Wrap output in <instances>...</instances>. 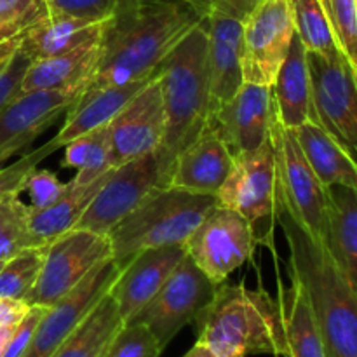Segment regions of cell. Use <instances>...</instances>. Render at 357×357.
I'll return each instance as SVG.
<instances>
[{
  "label": "cell",
  "instance_id": "cell-10",
  "mask_svg": "<svg viewBox=\"0 0 357 357\" xmlns=\"http://www.w3.org/2000/svg\"><path fill=\"white\" fill-rule=\"evenodd\" d=\"M108 258H112V246L107 236L82 229L68 230L47 244L40 275L24 302L44 309L56 305Z\"/></svg>",
  "mask_w": 357,
  "mask_h": 357
},
{
  "label": "cell",
  "instance_id": "cell-24",
  "mask_svg": "<svg viewBox=\"0 0 357 357\" xmlns=\"http://www.w3.org/2000/svg\"><path fill=\"white\" fill-rule=\"evenodd\" d=\"M326 190L324 248L349 284L357 289V187L331 185Z\"/></svg>",
  "mask_w": 357,
  "mask_h": 357
},
{
  "label": "cell",
  "instance_id": "cell-29",
  "mask_svg": "<svg viewBox=\"0 0 357 357\" xmlns=\"http://www.w3.org/2000/svg\"><path fill=\"white\" fill-rule=\"evenodd\" d=\"M284 316L288 357H328L319 328L314 319L307 293L298 279L291 275V286L279 291Z\"/></svg>",
  "mask_w": 357,
  "mask_h": 357
},
{
  "label": "cell",
  "instance_id": "cell-19",
  "mask_svg": "<svg viewBox=\"0 0 357 357\" xmlns=\"http://www.w3.org/2000/svg\"><path fill=\"white\" fill-rule=\"evenodd\" d=\"M232 166L234 155L230 150L206 124L204 131L178 153L164 187L216 195Z\"/></svg>",
  "mask_w": 357,
  "mask_h": 357
},
{
  "label": "cell",
  "instance_id": "cell-39",
  "mask_svg": "<svg viewBox=\"0 0 357 357\" xmlns=\"http://www.w3.org/2000/svg\"><path fill=\"white\" fill-rule=\"evenodd\" d=\"M51 14L105 20L117 10L121 0H47Z\"/></svg>",
  "mask_w": 357,
  "mask_h": 357
},
{
  "label": "cell",
  "instance_id": "cell-30",
  "mask_svg": "<svg viewBox=\"0 0 357 357\" xmlns=\"http://www.w3.org/2000/svg\"><path fill=\"white\" fill-rule=\"evenodd\" d=\"M63 149H65V155H63L61 166L77 169V174L73 176L75 183H91L114 169L110 162L108 124L72 139Z\"/></svg>",
  "mask_w": 357,
  "mask_h": 357
},
{
  "label": "cell",
  "instance_id": "cell-42",
  "mask_svg": "<svg viewBox=\"0 0 357 357\" xmlns=\"http://www.w3.org/2000/svg\"><path fill=\"white\" fill-rule=\"evenodd\" d=\"M30 309L24 300L0 298V326H17Z\"/></svg>",
  "mask_w": 357,
  "mask_h": 357
},
{
  "label": "cell",
  "instance_id": "cell-21",
  "mask_svg": "<svg viewBox=\"0 0 357 357\" xmlns=\"http://www.w3.org/2000/svg\"><path fill=\"white\" fill-rule=\"evenodd\" d=\"M110 17L87 20L65 14H49L45 20L35 23L21 35L20 49L30 61L65 54L80 45L101 40Z\"/></svg>",
  "mask_w": 357,
  "mask_h": 357
},
{
  "label": "cell",
  "instance_id": "cell-27",
  "mask_svg": "<svg viewBox=\"0 0 357 357\" xmlns=\"http://www.w3.org/2000/svg\"><path fill=\"white\" fill-rule=\"evenodd\" d=\"M293 131L302 146L303 155L324 187H357V164L319 124L307 121Z\"/></svg>",
  "mask_w": 357,
  "mask_h": 357
},
{
  "label": "cell",
  "instance_id": "cell-5",
  "mask_svg": "<svg viewBox=\"0 0 357 357\" xmlns=\"http://www.w3.org/2000/svg\"><path fill=\"white\" fill-rule=\"evenodd\" d=\"M216 206V195L157 187L110 234L112 260L121 267L143 250L185 246L204 216Z\"/></svg>",
  "mask_w": 357,
  "mask_h": 357
},
{
  "label": "cell",
  "instance_id": "cell-9",
  "mask_svg": "<svg viewBox=\"0 0 357 357\" xmlns=\"http://www.w3.org/2000/svg\"><path fill=\"white\" fill-rule=\"evenodd\" d=\"M218 286L185 255L162 288L132 321L145 324L160 347L166 349L173 338L187 324L194 323L195 317L213 302Z\"/></svg>",
  "mask_w": 357,
  "mask_h": 357
},
{
  "label": "cell",
  "instance_id": "cell-1",
  "mask_svg": "<svg viewBox=\"0 0 357 357\" xmlns=\"http://www.w3.org/2000/svg\"><path fill=\"white\" fill-rule=\"evenodd\" d=\"M201 23L202 17L185 0H121L105 28L100 59L82 94L150 77Z\"/></svg>",
  "mask_w": 357,
  "mask_h": 357
},
{
  "label": "cell",
  "instance_id": "cell-36",
  "mask_svg": "<svg viewBox=\"0 0 357 357\" xmlns=\"http://www.w3.org/2000/svg\"><path fill=\"white\" fill-rule=\"evenodd\" d=\"M66 185L68 183L59 181V178L52 171L35 167L24 181L23 192H26L28 197H30V204H28L30 209L37 211V209H45L54 204L61 197L63 192L66 190Z\"/></svg>",
  "mask_w": 357,
  "mask_h": 357
},
{
  "label": "cell",
  "instance_id": "cell-3",
  "mask_svg": "<svg viewBox=\"0 0 357 357\" xmlns=\"http://www.w3.org/2000/svg\"><path fill=\"white\" fill-rule=\"evenodd\" d=\"M197 342L220 357L271 354L288 357L281 296L222 282L213 302L195 317Z\"/></svg>",
  "mask_w": 357,
  "mask_h": 357
},
{
  "label": "cell",
  "instance_id": "cell-44",
  "mask_svg": "<svg viewBox=\"0 0 357 357\" xmlns=\"http://www.w3.org/2000/svg\"><path fill=\"white\" fill-rule=\"evenodd\" d=\"M183 357H220V356L215 354V352H213L208 345L197 342V344H195L194 347H192Z\"/></svg>",
  "mask_w": 357,
  "mask_h": 357
},
{
  "label": "cell",
  "instance_id": "cell-46",
  "mask_svg": "<svg viewBox=\"0 0 357 357\" xmlns=\"http://www.w3.org/2000/svg\"><path fill=\"white\" fill-rule=\"evenodd\" d=\"M2 265H3V261H2V260H0V268H2Z\"/></svg>",
  "mask_w": 357,
  "mask_h": 357
},
{
  "label": "cell",
  "instance_id": "cell-2",
  "mask_svg": "<svg viewBox=\"0 0 357 357\" xmlns=\"http://www.w3.org/2000/svg\"><path fill=\"white\" fill-rule=\"evenodd\" d=\"M278 225L289 250L291 275L303 286L328 357H357V289L330 253L295 220L282 213Z\"/></svg>",
  "mask_w": 357,
  "mask_h": 357
},
{
  "label": "cell",
  "instance_id": "cell-47",
  "mask_svg": "<svg viewBox=\"0 0 357 357\" xmlns=\"http://www.w3.org/2000/svg\"><path fill=\"white\" fill-rule=\"evenodd\" d=\"M0 201H2V197H0Z\"/></svg>",
  "mask_w": 357,
  "mask_h": 357
},
{
  "label": "cell",
  "instance_id": "cell-45",
  "mask_svg": "<svg viewBox=\"0 0 357 357\" xmlns=\"http://www.w3.org/2000/svg\"><path fill=\"white\" fill-rule=\"evenodd\" d=\"M16 328L17 326H0V357H2L3 352H6L7 345H9Z\"/></svg>",
  "mask_w": 357,
  "mask_h": 357
},
{
  "label": "cell",
  "instance_id": "cell-35",
  "mask_svg": "<svg viewBox=\"0 0 357 357\" xmlns=\"http://www.w3.org/2000/svg\"><path fill=\"white\" fill-rule=\"evenodd\" d=\"M164 349L142 323H126L112 342L107 357H159Z\"/></svg>",
  "mask_w": 357,
  "mask_h": 357
},
{
  "label": "cell",
  "instance_id": "cell-23",
  "mask_svg": "<svg viewBox=\"0 0 357 357\" xmlns=\"http://www.w3.org/2000/svg\"><path fill=\"white\" fill-rule=\"evenodd\" d=\"M103 38V37H101ZM101 54V40L80 45L65 54L31 61L24 72L20 94L33 91H80L84 93Z\"/></svg>",
  "mask_w": 357,
  "mask_h": 357
},
{
  "label": "cell",
  "instance_id": "cell-6",
  "mask_svg": "<svg viewBox=\"0 0 357 357\" xmlns=\"http://www.w3.org/2000/svg\"><path fill=\"white\" fill-rule=\"evenodd\" d=\"M216 204L239 213L250 223L257 246L261 244L275 255L274 230L281 209L278 164L271 136L253 152L234 157L230 174L216 192Z\"/></svg>",
  "mask_w": 357,
  "mask_h": 357
},
{
  "label": "cell",
  "instance_id": "cell-7",
  "mask_svg": "<svg viewBox=\"0 0 357 357\" xmlns=\"http://www.w3.org/2000/svg\"><path fill=\"white\" fill-rule=\"evenodd\" d=\"M271 142L278 164L279 209L291 216L314 241L324 246L326 239L328 190L303 155L293 129L281 124L278 110L272 112Z\"/></svg>",
  "mask_w": 357,
  "mask_h": 357
},
{
  "label": "cell",
  "instance_id": "cell-13",
  "mask_svg": "<svg viewBox=\"0 0 357 357\" xmlns=\"http://www.w3.org/2000/svg\"><path fill=\"white\" fill-rule=\"evenodd\" d=\"M159 187L157 153L114 167L73 229L108 236Z\"/></svg>",
  "mask_w": 357,
  "mask_h": 357
},
{
  "label": "cell",
  "instance_id": "cell-31",
  "mask_svg": "<svg viewBox=\"0 0 357 357\" xmlns=\"http://www.w3.org/2000/svg\"><path fill=\"white\" fill-rule=\"evenodd\" d=\"M291 2L295 9L296 35L302 40L303 47L328 59L342 56L335 42L323 0H291Z\"/></svg>",
  "mask_w": 357,
  "mask_h": 357
},
{
  "label": "cell",
  "instance_id": "cell-12",
  "mask_svg": "<svg viewBox=\"0 0 357 357\" xmlns=\"http://www.w3.org/2000/svg\"><path fill=\"white\" fill-rule=\"evenodd\" d=\"M183 248L213 282L222 284L251 260L257 241L250 223L239 213L216 204Z\"/></svg>",
  "mask_w": 357,
  "mask_h": 357
},
{
  "label": "cell",
  "instance_id": "cell-48",
  "mask_svg": "<svg viewBox=\"0 0 357 357\" xmlns=\"http://www.w3.org/2000/svg\"><path fill=\"white\" fill-rule=\"evenodd\" d=\"M278 357H282V356H278Z\"/></svg>",
  "mask_w": 357,
  "mask_h": 357
},
{
  "label": "cell",
  "instance_id": "cell-11",
  "mask_svg": "<svg viewBox=\"0 0 357 357\" xmlns=\"http://www.w3.org/2000/svg\"><path fill=\"white\" fill-rule=\"evenodd\" d=\"M296 35L291 0H261L243 20L244 82L272 87Z\"/></svg>",
  "mask_w": 357,
  "mask_h": 357
},
{
  "label": "cell",
  "instance_id": "cell-8",
  "mask_svg": "<svg viewBox=\"0 0 357 357\" xmlns=\"http://www.w3.org/2000/svg\"><path fill=\"white\" fill-rule=\"evenodd\" d=\"M312 89V122L319 124L357 164V73L338 56L328 59L307 51Z\"/></svg>",
  "mask_w": 357,
  "mask_h": 357
},
{
  "label": "cell",
  "instance_id": "cell-25",
  "mask_svg": "<svg viewBox=\"0 0 357 357\" xmlns=\"http://www.w3.org/2000/svg\"><path fill=\"white\" fill-rule=\"evenodd\" d=\"M275 110L281 124L288 129H296L314 119L310 72L307 61V49L298 35H295L288 56L272 84Z\"/></svg>",
  "mask_w": 357,
  "mask_h": 357
},
{
  "label": "cell",
  "instance_id": "cell-38",
  "mask_svg": "<svg viewBox=\"0 0 357 357\" xmlns=\"http://www.w3.org/2000/svg\"><path fill=\"white\" fill-rule=\"evenodd\" d=\"M30 63L28 56L21 49L0 61V112L20 96L21 80Z\"/></svg>",
  "mask_w": 357,
  "mask_h": 357
},
{
  "label": "cell",
  "instance_id": "cell-22",
  "mask_svg": "<svg viewBox=\"0 0 357 357\" xmlns=\"http://www.w3.org/2000/svg\"><path fill=\"white\" fill-rule=\"evenodd\" d=\"M155 77V72L145 79L132 80L128 84L103 87L94 93L82 94L77 103L66 112V119L61 129L52 138L59 150L72 139L94 131L98 128L110 124L112 119Z\"/></svg>",
  "mask_w": 357,
  "mask_h": 357
},
{
  "label": "cell",
  "instance_id": "cell-41",
  "mask_svg": "<svg viewBox=\"0 0 357 357\" xmlns=\"http://www.w3.org/2000/svg\"><path fill=\"white\" fill-rule=\"evenodd\" d=\"M44 307H31L30 312L24 316V319L17 324L16 331H14L13 338H10L9 345H7L6 352L2 357H23L24 351H26L28 344L31 340V335H33L35 328H37L38 321L42 319V316L45 314Z\"/></svg>",
  "mask_w": 357,
  "mask_h": 357
},
{
  "label": "cell",
  "instance_id": "cell-28",
  "mask_svg": "<svg viewBox=\"0 0 357 357\" xmlns=\"http://www.w3.org/2000/svg\"><path fill=\"white\" fill-rule=\"evenodd\" d=\"M124 324L117 303L108 291L52 357H107L112 342Z\"/></svg>",
  "mask_w": 357,
  "mask_h": 357
},
{
  "label": "cell",
  "instance_id": "cell-17",
  "mask_svg": "<svg viewBox=\"0 0 357 357\" xmlns=\"http://www.w3.org/2000/svg\"><path fill=\"white\" fill-rule=\"evenodd\" d=\"M80 91H33L20 94L0 112V167L23 153L38 136L77 103Z\"/></svg>",
  "mask_w": 357,
  "mask_h": 357
},
{
  "label": "cell",
  "instance_id": "cell-16",
  "mask_svg": "<svg viewBox=\"0 0 357 357\" xmlns=\"http://www.w3.org/2000/svg\"><path fill=\"white\" fill-rule=\"evenodd\" d=\"M274 112L272 87L244 82L229 101L216 108L208 126L220 136L234 157L264 145L271 136Z\"/></svg>",
  "mask_w": 357,
  "mask_h": 357
},
{
  "label": "cell",
  "instance_id": "cell-43",
  "mask_svg": "<svg viewBox=\"0 0 357 357\" xmlns=\"http://www.w3.org/2000/svg\"><path fill=\"white\" fill-rule=\"evenodd\" d=\"M26 30L28 28L20 26V24H0V44L17 37V35L24 33Z\"/></svg>",
  "mask_w": 357,
  "mask_h": 357
},
{
  "label": "cell",
  "instance_id": "cell-32",
  "mask_svg": "<svg viewBox=\"0 0 357 357\" xmlns=\"http://www.w3.org/2000/svg\"><path fill=\"white\" fill-rule=\"evenodd\" d=\"M45 251L47 244L30 246L3 261L0 268V298L24 300L40 275Z\"/></svg>",
  "mask_w": 357,
  "mask_h": 357
},
{
  "label": "cell",
  "instance_id": "cell-37",
  "mask_svg": "<svg viewBox=\"0 0 357 357\" xmlns=\"http://www.w3.org/2000/svg\"><path fill=\"white\" fill-rule=\"evenodd\" d=\"M49 14L47 0H0V24L30 28Z\"/></svg>",
  "mask_w": 357,
  "mask_h": 357
},
{
  "label": "cell",
  "instance_id": "cell-33",
  "mask_svg": "<svg viewBox=\"0 0 357 357\" xmlns=\"http://www.w3.org/2000/svg\"><path fill=\"white\" fill-rule=\"evenodd\" d=\"M30 206L21 201V195H6L0 201V260L6 261L17 251L35 246L28 232Z\"/></svg>",
  "mask_w": 357,
  "mask_h": 357
},
{
  "label": "cell",
  "instance_id": "cell-4",
  "mask_svg": "<svg viewBox=\"0 0 357 357\" xmlns=\"http://www.w3.org/2000/svg\"><path fill=\"white\" fill-rule=\"evenodd\" d=\"M166 128L157 150L159 187H164L178 153L204 131L211 115L208 31L197 24L157 68Z\"/></svg>",
  "mask_w": 357,
  "mask_h": 357
},
{
  "label": "cell",
  "instance_id": "cell-14",
  "mask_svg": "<svg viewBox=\"0 0 357 357\" xmlns=\"http://www.w3.org/2000/svg\"><path fill=\"white\" fill-rule=\"evenodd\" d=\"M122 267L115 260L101 261L65 298L49 307L35 328L23 357H52L84 317L112 289Z\"/></svg>",
  "mask_w": 357,
  "mask_h": 357
},
{
  "label": "cell",
  "instance_id": "cell-40",
  "mask_svg": "<svg viewBox=\"0 0 357 357\" xmlns=\"http://www.w3.org/2000/svg\"><path fill=\"white\" fill-rule=\"evenodd\" d=\"M202 20L211 14H223V16L244 20L251 13L257 3L261 0H185Z\"/></svg>",
  "mask_w": 357,
  "mask_h": 357
},
{
  "label": "cell",
  "instance_id": "cell-15",
  "mask_svg": "<svg viewBox=\"0 0 357 357\" xmlns=\"http://www.w3.org/2000/svg\"><path fill=\"white\" fill-rule=\"evenodd\" d=\"M162 91L155 77L108 124L112 167L159 150L164 138Z\"/></svg>",
  "mask_w": 357,
  "mask_h": 357
},
{
  "label": "cell",
  "instance_id": "cell-20",
  "mask_svg": "<svg viewBox=\"0 0 357 357\" xmlns=\"http://www.w3.org/2000/svg\"><path fill=\"white\" fill-rule=\"evenodd\" d=\"M204 23L208 31V66L211 114L229 101L244 84L241 44H243V20L211 14Z\"/></svg>",
  "mask_w": 357,
  "mask_h": 357
},
{
  "label": "cell",
  "instance_id": "cell-26",
  "mask_svg": "<svg viewBox=\"0 0 357 357\" xmlns=\"http://www.w3.org/2000/svg\"><path fill=\"white\" fill-rule=\"evenodd\" d=\"M105 176L91 181V183L80 185L73 180L68 181L66 190L63 192L61 197L45 209H30L28 215V232L33 239L35 246H45L56 237L63 236L65 232L72 230L87 209L89 202L93 201L94 195L108 178Z\"/></svg>",
  "mask_w": 357,
  "mask_h": 357
},
{
  "label": "cell",
  "instance_id": "cell-18",
  "mask_svg": "<svg viewBox=\"0 0 357 357\" xmlns=\"http://www.w3.org/2000/svg\"><path fill=\"white\" fill-rule=\"evenodd\" d=\"M185 255L183 246H162L143 250L129 258L110 289L124 323L135 319L157 295Z\"/></svg>",
  "mask_w": 357,
  "mask_h": 357
},
{
  "label": "cell",
  "instance_id": "cell-34",
  "mask_svg": "<svg viewBox=\"0 0 357 357\" xmlns=\"http://www.w3.org/2000/svg\"><path fill=\"white\" fill-rule=\"evenodd\" d=\"M335 42L357 73V0H323Z\"/></svg>",
  "mask_w": 357,
  "mask_h": 357
}]
</instances>
